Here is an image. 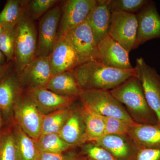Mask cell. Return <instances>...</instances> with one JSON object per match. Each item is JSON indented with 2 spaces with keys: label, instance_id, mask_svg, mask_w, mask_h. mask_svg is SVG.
Segmentation results:
<instances>
[{
  "label": "cell",
  "instance_id": "obj_1",
  "mask_svg": "<svg viewBox=\"0 0 160 160\" xmlns=\"http://www.w3.org/2000/svg\"><path fill=\"white\" fill-rule=\"evenodd\" d=\"M82 91H110L131 77L136 76L134 68L121 69L112 68L97 61H89L79 65L73 70Z\"/></svg>",
  "mask_w": 160,
  "mask_h": 160
},
{
  "label": "cell",
  "instance_id": "obj_2",
  "mask_svg": "<svg viewBox=\"0 0 160 160\" xmlns=\"http://www.w3.org/2000/svg\"><path fill=\"white\" fill-rule=\"evenodd\" d=\"M110 93L126 109L137 124L154 125L158 118L146 101L141 82L136 76L131 77Z\"/></svg>",
  "mask_w": 160,
  "mask_h": 160
},
{
  "label": "cell",
  "instance_id": "obj_3",
  "mask_svg": "<svg viewBox=\"0 0 160 160\" xmlns=\"http://www.w3.org/2000/svg\"><path fill=\"white\" fill-rule=\"evenodd\" d=\"M38 33L33 21L27 10L16 26L13 65L19 74L28 64L36 57Z\"/></svg>",
  "mask_w": 160,
  "mask_h": 160
},
{
  "label": "cell",
  "instance_id": "obj_4",
  "mask_svg": "<svg viewBox=\"0 0 160 160\" xmlns=\"http://www.w3.org/2000/svg\"><path fill=\"white\" fill-rule=\"evenodd\" d=\"M81 104L89 111L99 115L116 118L130 125L136 123L125 106L107 90L83 91L78 98Z\"/></svg>",
  "mask_w": 160,
  "mask_h": 160
},
{
  "label": "cell",
  "instance_id": "obj_5",
  "mask_svg": "<svg viewBox=\"0 0 160 160\" xmlns=\"http://www.w3.org/2000/svg\"><path fill=\"white\" fill-rule=\"evenodd\" d=\"M44 115L27 96L24 90L13 107V122L26 134L37 141L42 134Z\"/></svg>",
  "mask_w": 160,
  "mask_h": 160
},
{
  "label": "cell",
  "instance_id": "obj_6",
  "mask_svg": "<svg viewBox=\"0 0 160 160\" xmlns=\"http://www.w3.org/2000/svg\"><path fill=\"white\" fill-rule=\"evenodd\" d=\"M137 32V14L121 11L112 12L108 35L129 52L135 49Z\"/></svg>",
  "mask_w": 160,
  "mask_h": 160
},
{
  "label": "cell",
  "instance_id": "obj_7",
  "mask_svg": "<svg viewBox=\"0 0 160 160\" xmlns=\"http://www.w3.org/2000/svg\"><path fill=\"white\" fill-rule=\"evenodd\" d=\"M134 68L146 101L156 115L158 122H160V75L154 68L147 64L143 58L137 59Z\"/></svg>",
  "mask_w": 160,
  "mask_h": 160
},
{
  "label": "cell",
  "instance_id": "obj_8",
  "mask_svg": "<svg viewBox=\"0 0 160 160\" xmlns=\"http://www.w3.org/2000/svg\"><path fill=\"white\" fill-rule=\"evenodd\" d=\"M63 36L74 49L80 65L89 61H97L98 44L87 20Z\"/></svg>",
  "mask_w": 160,
  "mask_h": 160
},
{
  "label": "cell",
  "instance_id": "obj_9",
  "mask_svg": "<svg viewBox=\"0 0 160 160\" xmlns=\"http://www.w3.org/2000/svg\"><path fill=\"white\" fill-rule=\"evenodd\" d=\"M98 0H66L61 4L62 14L57 38L87 20Z\"/></svg>",
  "mask_w": 160,
  "mask_h": 160
},
{
  "label": "cell",
  "instance_id": "obj_10",
  "mask_svg": "<svg viewBox=\"0 0 160 160\" xmlns=\"http://www.w3.org/2000/svg\"><path fill=\"white\" fill-rule=\"evenodd\" d=\"M62 14L61 5H57L41 18L38 36L36 57H48L57 40Z\"/></svg>",
  "mask_w": 160,
  "mask_h": 160
},
{
  "label": "cell",
  "instance_id": "obj_11",
  "mask_svg": "<svg viewBox=\"0 0 160 160\" xmlns=\"http://www.w3.org/2000/svg\"><path fill=\"white\" fill-rule=\"evenodd\" d=\"M24 90L14 67L0 80V111L5 122L13 121V107Z\"/></svg>",
  "mask_w": 160,
  "mask_h": 160
},
{
  "label": "cell",
  "instance_id": "obj_12",
  "mask_svg": "<svg viewBox=\"0 0 160 160\" xmlns=\"http://www.w3.org/2000/svg\"><path fill=\"white\" fill-rule=\"evenodd\" d=\"M138 32L135 49L149 40L160 38V15L153 1L137 14Z\"/></svg>",
  "mask_w": 160,
  "mask_h": 160
},
{
  "label": "cell",
  "instance_id": "obj_13",
  "mask_svg": "<svg viewBox=\"0 0 160 160\" xmlns=\"http://www.w3.org/2000/svg\"><path fill=\"white\" fill-rule=\"evenodd\" d=\"M97 62L105 66L121 69H131L129 52L109 35L98 45Z\"/></svg>",
  "mask_w": 160,
  "mask_h": 160
},
{
  "label": "cell",
  "instance_id": "obj_14",
  "mask_svg": "<svg viewBox=\"0 0 160 160\" xmlns=\"http://www.w3.org/2000/svg\"><path fill=\"white\" fill-rule=\"evenodd\" d=\"M19 75L23 88H46L53 76L49 57H36Z\"/></svg>",
  "mask_w": 160,
  "mask_h": 160
},
{
  "label": "cell",
  "instance_id": "obj_15",
  "mask_svg": "<svg viewBox=\"0 0 160 160\" xmlns=\"http://www.w3.org/2000/svg\"><path fill=\"white\" fill-rule=\"evenodd\" d=\"M27 96L43 114L71 107L78 98L66 97L46 88H32L24 89Z\"/></svg>",
  "mask_w": 160,
  "mask_h": 160
},
{
  "label": "cell",
  "instance_id": "obj_16",
  "mask_svg": "<svg viewBox=\"0 0 160 160\" xmlns=\"http://www.w3.org/2000/svg\"><path fill=\"white\" fill-rule=\"evenodd\" d=\"M48 57L53 75L73 70L80 65L75 52L64 36L57 38Z\"/></svg>",
  "mask_w": 160,
  "mask_h": 160
},
{
  "label": "cell",
  "instance_id": "obj_17",
  "mask_svg": "<svg viewBox=\"0 0 160 160\" xmlns=\"http://www.w3.org/2000/svg\"><path fill=\"white\" fill-rule=\"evenodd\" d=\"M93 142L106 149L117 160H131L140 147L129 134L105 135Z\"/></svg>",
  "mask_w": 160,
  "mask_h": 160
},
{
  "label": "cell",
  "instance_id": "obj_18",
  "mask_svg": "<svg viewBox=\"0 0 160 160\" xmlns=\"http://www.w3.org/2000/svg\"><path fill=\"white\" fill-rule=\"evenodd\" d=\"M111 13L108 0H98L88 16L87 20L98 45L109 34Z\"/></svg>",
  "mask_w": 160,
  "mask_h": 160
},
{
  "label": "cell",
  "instance_id": "obj_19",
  "mask_svg": "<svg viewBox=\"0 0 160 160\" xmlns=\"http://www.w3.org/2000/svg\"><path fill=\"white\" fill-rule=\"evenodd\" d=\"M71 109L68 118L59 132L60 137L74 147L86 143V126L80 108Z\"/></svg>",
  "mask_w": 160,
  "mask_h": 160
},
{
  "label": "cell",
  "instance_id": "obj_20",
  "mask_svg": "<svg viewBox=\"0 0 160 160\" xmlns=\"http://www.w3.org/2000/svg\"><path fill=\"white\" fill-rule=\"evenodd\" d=\"M46 89L60 95L69 98H79L83 92L76 79L73 70L53 75Z\"/></svg>",
  "mask_w": 160,
  "mask_h": 160
},
{
  "label": "cell",
  "instance_id": "obj_21",
  "mask_svg": "<svg viewBox=\"0 0 160 160\" xmlns=\"http://www.w3.org/2000/svg\"><path fill=\"white\" fill-rule=\"evenodd\" d=\"M128 134L140 147L160 148V122L154 125L136 123L130 126Z\"/></svg>",
  "mask_w": 160,
  "mask_h": 160
},
{
  "label": "cell",
  "instance_id": "obj_22",
  "mask_svg": "<svg viewBox=\"0 0 160 160\" xmlns=\"http://www.w3.org/2000/svg\"><path fill=\"white\" fill-rule=\"evenodd\" d=\"M17 160H38L42 152L36 141L32 138L12 121Z\"/></svg>",
  "mask_w": 160,
  "mask_h": 160
},
{
  "label": "cell",
  "instance_id": "obj_23",
  "mask_svg": "<svg viewBox=\"0 0 160 160\" xmlns=\"http://www.w3.org/2000/svg\"><path fill=\"white\" fill-rule=\"evenodd\" d=\"M80 108L86 126V142H96L105 134L103 117L89 111L82 104Z\"/></svg>",
  "mask_w": 160,
  "mask_h": 160
},
{
  "label": "cell",
  "instance_id": "obj_24",
  "mask_svg": "<svg viewBox=\"0 0 160 160\" xmlns=\"http://www.w3.org/2000/svg\"><path fill=\"white\" fill-rule=\"evenodd\" d=\"M27 1L8 0L0 12V24L3 27H15L26 12Z\"/></svg>",
  "mask_w": 160,
  "mask_h": 160
},
{
  "label": "cell",
  "instance_id": "obj_25",
  "mask_svg": "<svg viewBox=\"0 0 160 160\" xmlns=\"http://www.w3.org/2000/svg\"><path fill=\"white\" fill-rule=\"evenodd\" d=\"M69 107L59 109L45 115L42 125V134L59 133L69 117L71 111Z\"/></svg>",
  "mask_w": 160,
  "mask_h": 160
},
{
  "label": "cell",
  "instance_id": "obj_26",
  "mask_svg": "<svg viewBox=\"0 0 160 160\" xmlns=\"http://www.w3.org/2000/svg\"><path fill=\"white\" fill-rule=\"evenodd\" d=\"M37 142L42 152L63 153L72 148L60 137L58 133L42 134Z\"/></svg>",
  "mask_w": 160,
  "mask_h": 160
},
{
  "label": "cell",
  "instance_id": "obj_27",
  "mask_svg": "<svg viewBox=\"0 0 160 160\" xmlns=\"http://www.w3.org/2000/svg\"><path fill=\"white\" fill-rule=\"evenodd\" d=\"M0 160H17L12 124L4 129L0 137Z\"/></svg>",
  "mask_w": 160,
  "mask_h": 160
},
{
  "label": "cell",
  "instance_id": "obj_28",
  "mask_svg": "<svg viewBox=\"0 0 160 160\" xmlns=\"http://www.w3.org/2000/svg\"><path fill=\"white\" fill-rule=\"evenodd\" d=\"M151 2L150 0H108L111 12L121 11L135 14Z\"/></svg>",
  "mask_w": 160,
  "mask_h": 160
},
{
  "label": "cell",
  "instance_id": "obj_29",
  "mask_svg": "<svg viewBox=\"0 0 160 160\" xmlns=\"http://www.w3.org/2000/svg\"><path fill=\"white\" fill-rule=\"evenodd\" d=\"M15 37L16 26L3 27L0 33V50L6 56L8 62L13 61Z\"/></svg>",
  "mask_w": 160,
  "mask_h": 160
},
{
  "label": "cell",
  "instance_id": "obj_30",
  "mask_svg": "<svg viewBox=\"0 0 160 160\" xmlns=\"http://www.w3.org/2000/svg\"><path fill=\"white\" fill-rule=\"evenodd\" d=\"M59 1L57 0H30L27 1L26 10L33 21L41 18L47 12L54 7Z\"/></svg>",
  "mask_w": 160,
  "mask_h": 160
},
{
  "label": "cell",
  "instance_id": "obj_31",
  "mask_svg": "<svg viewBox=\"0 0 160 160\" xmlns=\"http://www.w3.org/2000/svg\"><path fill=\"white\" fill-rule=\"evenodd\" d=\"M83 156L89 160H117L106 149L93 142L80 146Z\"/></svg>",
  "mask_w": 160,
  "mask_h": 160
},
{
  "label": "cell",
  "instance_id": "obj_32",
  "mask_svg": "<svg viewBox=\"0 0 160 160\" xmlns=\"http://www.w3.org/2000/svg\"><path fill=\"white\" fill-rule=\"evenodd\" d=\"M105 122V135L128 134L130 126L128 123L116 118L103 117Z\"/></svg>",
  "mask_w": 160,
  "mask_h": 160
},
{
  "label": "cell",
  "instance_id": "obj_33",
  "mask_svg": "<svg viewBox=\"0 0 160 160\" xmlns=\"http://www.w3.org/2000/svg\"><path fill=\"white\" fill-rule=\"evenodd\" d=\"M131 160H160V148L140 146Z\"/></svg>",
  "mask_w": 160,
  "mask_h": 160
},
{
  "label": "cell",
  "instance_id": "obj_34",
  "mask_svg": "<svg viewBox=\"0 0 160 160\" xmlns=\"http://www.w3.org/2000/svg\"><path fill=\"white\" fill-rule=\"evenodd\" d=\"M38 160H66L65 155L61 153L42 152Z\"/></svg>",
  "mask_w": 160,
  "mask_h": 160
},
{
  "label": "cell",
  "instance_id": "obj_35",
  "mask_svg": "<svg viewBox=\"0 0 160 160\" xmlns=\"http://www.w3.org/2000/svg\"><path fill=\"white\" fill-rule=\"evenodd\" d=\"M14 67L13 62H8L5 65L0 66V80L8 74Z\"/></svg>",
  "mask_w": 160,
  "mask_h": 160
},
{
  "label": "cell",
  "instance_id": "obj_36",
  "mask_svg": "<svg viewBox=\"0 0 160 160\" xmlns=\"http://www.w3.org/2000/svg\"><path fill=\"white\" fill-rule=\"evenodd\" d=\"M65 156L66 160H88L83 155H79L74 152H69Z\"/></svg>",
  "mask_w": 160,
  "mask_h": 160
},
{
  "label": "cell",
  "instance_id": "obj_37",
  "mask_svg": "<svg viewBox=\"0 0 160 160\" xmlns=\"http://www.w3.org/2000/svg\"><path fill=\"white\" fill-rule=\"evenodd\" d=\"M7 62H8L6 56L0 50V66L5 65Z\"/></svg>",
  "mask_w": 160,
  "mask_h": 160
},
{
  "label": "cell",
  "instance_id": "obj_38",
  "mask_svg": "<svg viewBox=\"0 0 160 160\" xmlns=\"http://www.w3.org/2000/svg\"><path fill=\"white\" fill-rule=\"evenodd\" d=\"M5 123L2 115L1 112L0 111V137H1V135H2L3 130H4V129H3V125H4Z\"/></svg>",
  "mask_w": 160,
  "mask_h": 160
},
{
  "label": "cell",
  "instance_id": "obj_39",
  "mask_svg": "<svg viewBox=\"0 0 160 160\" xmlns=\"http://www.w3.org/2000/svg\"><path fill=\"white\" fill-rule=\"evenodd\" d=\"M3 27H2V25H1V24H0V33H1V32H2V30Z\"/></svg>",
  "mask_w": 160,
  "mask_h": 160
},
{
  "label": "cell",
  "instance_id": "obj_40",
  "mask_svg": "<svg viewBox=\"0 0 160 160\" xmlns=\"http://www.w3.org/2000/svg\"><path fill=\"white\" fill-rule=\"evenodd\" d=\"M88 160H89V159H88Z\"/></svg>",
  "mask_w": 160,
  "mask_h": 160
}]
</instances>
